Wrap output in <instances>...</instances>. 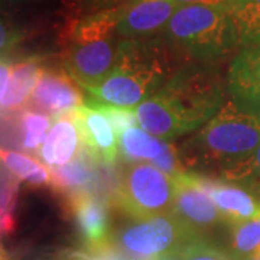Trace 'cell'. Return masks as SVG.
Here are the masks:
<instances>
[{
  "instance_id": "cell-1",
  "label": "cell",
  "mask_w": 260,
  "mask_h": 260,
  "mask_svg": "<svg viewBox=\"0 0 260 260\" xmlns=\"http://www.w3.org/2000/svg\"><path fill=\"white\" fill-rule=\"evenodd\" d=\"M225 83L213 62L178 68L158 93L135 110L138 124L162 140H174L205 126L224 104Z\"/></svg>"
},
{
  "instance_id": "cell-2",
  "label": "cell",
  "mask_w": 260,
  "mask_h": 260,
  "mask_svg": "<svg viewBox=\"0 0 260 260\" xmlns=\"http://www.w3.org/2000/svg\"><path fill=\"white\" fill-rule=\"evenodd\" d=\"M178 55L164 39H123L107 78L87 90L99 104L133 109L146 102L177 73Z\"/></svg>"
},
{
  "instance_id": "cell-3",
  "label": "cell",
  "mask_w": 260,
  "mask_h": 260,
  "mask_svg": "<svg viewBox=\"0 0 260 260\" xmlns=\"http://www.w3.org/2000/svg\"><path fill=\"white\" fill-rule=\"evenodd\" d=\"M162 39L178 56L191 62H214L239 47L227 6L186 5L175 10Z\"/></svg>"
},
{
  "instance_id": "cell-4",
  "label": "cell",
  "mask_w": 260,
  "mask_h": 260,
  "mask_svg": "<svg viewBox=\"0 0 260 260\" xmlns=\"http://www.w3.org/2000/svg\"><path fill=\"white\" fill-rule=\"evenodd\" d=\"M260 146V117L242 110L229 99L223 107L186 143L188 162L218 171L249 158Z\"/></svg>"
},
{
  "instance_id": "cell-5",
  "label": "cell",
  "mask_w": 260,
  "mask_h": 260,
  "mask_svg": "<svg viewBox=\"0 0 260 260\" xmlns=\"http://www.w3.org/2000/svg\"><path fill=\"white\" fill-rule=\"evenodd\" d=\"M113 200L133 221L171 213L175 201L174 177L148 162L130 164L121 172Z\"/></svg>"
},
{
  "instance_id": "cell-6",
  "label": "cell",
  "mask_w": 260,
  "mask_h": 260,
  "mask_svg": "<svg viewBox=\"0 0 260 260\" xmlns=\"http://www.w3.org/2000/svg\"><path fill=\"white\" fill-rule=\"evenodd\" d=\"M198 237L201 234L171 211L126 225L116 244L127 260H167Z\"/></svg>"
},
{
  "instance_id": "cell-7",
  "label": "cell",
  "mask_w": 260,
  "mask_h": 260,
  "mask_svg": "<svg viewBox=\"0 0 260 260\" xmlns=\"http://www.w3.org/2000/svg\"><path fill=\"white\" fill-rule=\"evenodd\" d=\"M119 44L113 35L94 39H68L62 56L64 70L87 91L103 83L112 73Z\"/></svg>"
},
{
  "instance_id": "cell-8",
  "label": "cell",
  "mask_w": 260,
  "mask_h": 260,
  "mask_svg": "<svg viewBox=\"0 0 260 260\" xmlns=\"http://www.w3.org/2000/svg\"><path fill=\"white\" fill-rule=\"evenodd\" d=\"M174 182L175 201L172 213L194 232L201 234V232L223 223L221 214L210 192L211 178L184 169L174 175Z\"/></svg>"
},
{
  "instance_id": "cell-9",
  "label": "cell",
  "mask_w": 260,
  "mask_h": 260,
  "mask_svg": "<svg viewBox=\"0 0 260 260\" xmlns=\"http://www.w3.org/2000/svg\"><path fill=\"white\" fill-rule=\"evenodd\" d=\"M78 87L65 70L44 68L28 107L54 117L73 114L85 104Z\"/></svg>"
},
{
  "instance_id": "cell-10",
  "label": "cell",
  "mask_w": 260,
  "mask_h": 260,
  "mask_svg": "<svg viewBox=\"0 0 260 260\" xmlns=\"http://www.w3.org/2000/svg\"><path fill=\"white\" fill-rule=\"evenodd\" d=\"M87 251H99L113 246L110 211L106 200L94 191L83 192L67 201Z\"/></svg>"
},
{
  "instance_id": "cell-11",
  "label": "cell",
  "mask_w": 260,
  "mask_h": 260,
  "mask_svg": "<svg viewBox=\"0 0 260 260\" xmlns=\"http://www.w3.org/2000/svg\"><path fill=\"white\" fill-rule=\"evenodd\" d=\"M74 119L83 142V149L97 165L110 167L119 156V136L107 116L97 107L84 104Z\"/></svg>"
},
{
  "instance_id": "cell-12",
  "label": "cell",
  "mask_w": 260,
  "mask_h": 260,
  "mask_svg": "<svg viewBox=\"0 0 260 260\" xmlns=\"http://www.w3.org/2000/svg\"><path fill=\"white\" fill-rule=\"evenodd\" d=\"M119 9L117 35L124 39H142L162 32L178 6L172 0H129Z\"/></svg>"
},
{
  "instance_id": "cell-13",
  "label": "cell",
  "mask_w": 260,
  "mask_h": 260,
  "mask_svg": "<svg viewBox=\"0 0 260 260\" xmlns=\"http://www.w3.org/2000/svg\"><path fill=\"white\" fill-rule=\"evenodd\" d=\"M229 99L260 117V47L243 48L227 73Z\"/></svg>"
},
{
  "instance_id": "cell-14",
  "label": "cell",
  "mask_w": 260,
  "mask_h": 260,
  "mask_svg": "<svg viewBox=\"0 0 260 260\" xmlns=\"http://www.w3.org/2000/svg\"><path fill=\"white\" fill-rule=\"evenodd\" d=\"M41 59L30 56L12 64L2 58V114L3 117L28 107L30 95L35 90L42 73Z\"/></svg>"
},
{
  "instance_id": "cell-15",
  "label": "cell",
  "mask_w": 260,
  "mask_h": 260,
  "mask_svg": "<svg viewBox=\"0 0 260 260\" xmlns=\"http://www.w3.org/2000/svg\"><path fill=\"white\" fill-rule=\"evenodd\" d=\"M210 192L221 214L223 224L234 227L260 215V197L246 186L211 178Z\"/></svg>"
},
{
  "instance_id": "cell-16",
  "label": "cell",
  "mask_w": 260,
  "mask_h": 260,
  "mask_svg": "<svg viewBox=\"0 0 260 260\" xmlns=\"http://www.w3.org/2000/svg\"><path fill=\"white\" fill-rule=\"evenodd\" d=\"M81 150L83 142L73 113L55 117L47 139L38 150V156L47 167L55 168L70 164Z\"/></svg>"
},
{
  "instance_id": "cell-17",
  "label": "cell",
  "mask_w": 260,
  "mask_h": 260,
  "mask_svg": "<svg viewBox=\"0 0 260 260\" xmlns=\"http://www.w3.org/2000/svg\"><path fill=\"white\" fill-rule=\"evenodd\" d=\"M95 162L81 150L80 155L62 167L49 168V186L68 201L75 195L93 191L95 182Z\"/></svg>"
},
{
  "instance_id": "cell-18",
  "label": "cell",
  "mask_w": 260,
  "mask_h": 260,
  "mask_svg": "<svg viewBox=\"0 0 260 260\" xmlns=\"http://www.w3.org/2000/svg\"><path fill=\"white\" fill-rule=\"evenodd\" d=\"M5 119L8 121V127L15 129L12 136L19 140V146L26 152H34L42 146L47 139L48 132L55 120L54 116L30 107H25L3 117V120Z\"/></svg>"
},
{
  "instance_id": "cell-19",
  "label": "cell",
  "mask_w": 260,
  "mask_h": 260,
  "mask_svg": "<svg viewBox=\"0 0 260 260\" xmlns=\"http://www.w3.org/2000/svg\"><path fill=\"white\" fill-rule=\"evenodd\" d=\"M169 142L139 129L138 126L123 132L119 138V155L127 164H153L165 152Z\"/></svg>"
},
{
  "instance_id": "cell-20",
  "label": "cell",
  "mask_w": 260,
  "mask_h": 260,
  "mask_svg": "<svg viewBox=\"0 0 260 260\" xmlns=\"http://www.w3.org/2000/svg\"><path fill=\"white\" fill-rule=\"evenodd\" d=\"M227 10L239 47H260V0H230Z\"/></svg>"
},
{
  "instance_id": "cell-21",
  "label": "cell",
  "mask_w": 260,
  "mask_h": 260,
  "mask_svg": "<svg viewBox=\"0 0 260 260\" xmlns=\"http://www.w3.org/2000/svg\"><path fill=\"white\" fill-rule=\"evenodd\" d=\"M2 165L10 175L30 186L49 185V169L45 164L18 150L2 149Z\"/></svg>"
},
{
  "instance_id": "cell-22",
  "label": "cell",
  "mask_w": 260,
  "mask_h": 260,
  "mask_svg": "<svg viewBox=\"0 0 260 260\" xmlns=\"http://www.w3.org/2000/svg\"><path fill=\"white\" fill-rule=\"evenodd\" d=\"M218 174L220 179L240 184L260 197V146L249 158L224 168Z\"/></svg>"
},
{
  "instance_id": "cell-23",
  "label": "cell",
  "mask_w": 260,
  "mask_h": 260,
  "mask_svg": "<svg viewBox=\"0 0 260 260\" xmlns=\"http://www.w3.org/2000/svg\"><path fill=\"white\" fill-rule=\"evenodd\" d=\"M260 253V215L232 227L233 259H247Z\"/></svg>"
},
{
  "instance_id": "cell-24",
  "label": "cell",
  "mask_w": 260,
  "mask_h": 260,
  "mask_svg": "<svg viewBox=\"0 0 260 260\" xmlns=\"http://www.w3.org/2000/svg\"><path fill=\"white\" fill-rule=\"evenodd\" d=\"M19 182L13 175L3 169L2 174V234H10L15 230Z\"/></svg>"
},
{
  "instance_id": "cell-25",
  "label": "cell",
  "mask_w": 260,
  "mask_h": 260,
  "mask_svg": "<svg viewBox=\"0 0 260 260\" xmlns=\"http://www.w3.org/2000/svg\"><path fill=\"white\" fill-rule=\"evenodd\" d=\"M175 260H234L232 254H227L211 243L204 242L201 237L185 244L178 251Z\"/></svg>"
},
{
  "instance_id": "cell-26",
  "label": "cell",
  "mask_w": 260,
  "mask_h": 260,
  "mask_svg": "<svg viewBox=\"0 0 260 260\" xmlns=\"http://www.w3.org/2000/svg\"><path fill=\"white\" fill-rule=\"evenodd\" d=\"M85 104L97 107L99 110H102L107 119L112 123L113 129L116 130L117 136L120 138L123 132H126L130 127H135L138 124V119L136 114L132 109H121V107H116V106H107V104H99V103L93 102V100H87Z\"/></svg>"
},
{
  "instance_id": "cell-27",
  "label": "cell",
  "mask_w": 260,
  "mask_h": 260,
  "mask_svg": "<svg viewBox=\"0 0 260 260\" xmlns=\"http://www.w3.org/2000/svg\"><path fill=\"white\" fill-rule=\"evenodd\" d=\"M71 260H127L121 253L113 250L112 247L99 251H84V253H75Z\"/></svg>"
},
{
  "instance_id": "cell-28",
  "label": "cell",
  "mask_w": 260,
  "mask_h": 260,
  "mask_svg": "<svg viewBox=\"0 0 260 260\" xmlns=\"http://www.w3.org/2000/svg\"><path fill=\"white\" fill-rule=\"evenodd\" d=\"M177 6H186V5H221L227 6L230 0H172Z\"/></svg>"
},
{
  "instance_id": "cell-29",
  "label": "cell",
  "mask_w": 260,
  "mask_h": 260,
  "mask_svg": "<svg viewBox=\"0 0 260 260\" xmlns=\"http://www.w3.org/2000/svg\"><path fill=\"white\" fill-rule=\"evenodd\" d=\"M95 5L99 6H107V5H112L114 2H119V0H93Z\"/></svg>"
},
{
  "instance_id": "cell-30",
  "label": "cell",
  "mask_w": 260,
  "mask_h": 260,
  "mask_svg": "<svg viewBox=\"0 0 260 260\" xmlns=\"http://www.w3.org/2000/svg\"><path fill=\"white\" fill-rule=\"evenodd\" d=\"M234 260H260V253H259V254H256V256L247 257V259H234Z\"/></svg>"
}]
</instances>
